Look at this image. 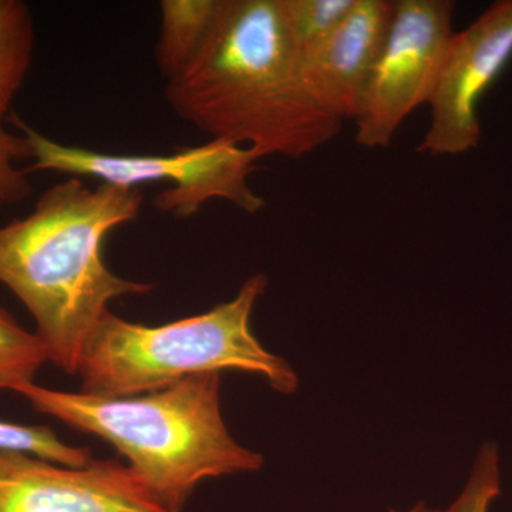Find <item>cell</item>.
Segmentation results:
<instances>
[{
  "mask_svg": "<svg viewBox=\"0 0 512 512\" xmlns=\"http://www.w3.org/2000/svg\"><path fill=\"white\" fill-rule=\"evenodd\" d=\"M165 99L212 140L259 158L309 156L343 124L308 93L281 0H222L210 35L167 82Z\"/></svg>",
  "mask_w": 512,
  "mask_h": 512,
  "instance_id": "cell-1",
  "label": "cell"
},
{
  "mask_svg": "<svg viewBox=\"0 0 512 512\" xmlns=\"http://www.w3.org/2000/svg\"><path fill=\"white\" fill-rule=\"evenodd\" d=\"M141 207L136 188H92L69 177L47 188L26 217L0 225V284L35 320L49 362L69 375L109 303L153 291L114 275L103 258L110 232L136 221Z\"/></svg>",
  "mask_w": 512,
  "mask_h": 512,
  "instance_id": "cell-2",
  "label": "cell"
},
{
  "mask_svg": "<svg viewBox=\"0 0 512 512\" xmlns=\"http://www.w3.org/2000/svg\"><path fill=\"white\" fill-rule=\"evenodd\" d=\"M220 390L221 373H201L160 392L117 399L36 383L15 393L36 412L109 441L164 511L181 512L201 481L264 466L261 454L229 434Z\"/></svg>",
  "mask_w": 512,
  "mask_h": 512,
  "instance_id": "cell-3",
  "label": "cell"
},
{
  "mask_svg": "<svg viewBox=\"0 0 512 512\" xmlns=\"http://www.w3.org/2000/svg\"><path fill=\"white\" fill-rule=\"evenodd\" d=\"M266 285L265 275L251 276L232 301L165 325H141L104 313L77 363L82 393L110 399L143 396L187 377L224 370L262 376L276 392L295 393V370L252 332V312Z\"/></svg>",
  "mask_w": 512,
  "mask_h": 512,
  "instance_id": "cell-4",
  "label": "cell"
},
{
  "mask_svg": "<svg viewBox=\"0 0 512 512\" xmlns=\"http://www.w3.org/2000/svg\"><path fill=\"white\" fill-rule=\"evenodd\" d=\"M13 124L25 137L33 164L28 173L53 171L69 177H89L100 184L136 188L148 183H171L153 200L157 211L188 218L207 202L227 201L247 214H256L265 201L249 184L258 154L227 141L211 140L171 154L101 153L52 140L19 117Z\"/></svg>",
  "mask_w": 512,
  "mask_h": 512,
  "instance_id": "cell-5",
  "label": "cell"
},
{
  "mask_svg": "<svg viewBox=\"0 0 512 512\" xmlns=\"http://www.w3.org/2000/svg\"><path fill=\"white\" fill-rule=\"evenodd\" d=\"M454 3L399 0L362 107L355 119L356 143L386 148L403 121L429 104L454 36Z\"/></svg>",
  "mask_w": 512,
  "mask_h": 512,
  "instance_id": "cell-6",
  "label": "cell"
},
{
  "mask_svg": "<svg viewBox=\"0 0 512 512\" xmlns=\"http://www.w3.org/2000/svg\"><path fill=\"white\" fill-rule=\"evenodd\" d=\"M511 60L512 0H501L454 33L429 101L430 126L420 153L460 156L478 147V106Z\"/></svg>",
  "mask_w": 512,
  "mask_h": 512,
  "instance_id": "cell-7",
  "label": "cell"
},
{
  "mask_svg": "<svg viewBox=\"0 0 512 512\" xmlns=\"http://www.w3.org/2000/svg\"><path fill=\"white\" fill-rule=\"evenodd\" d=\"M0 512H167L116 460L57 466L25 454L0 453Z\"/></svg>",
  "mask_w": 512,
  "mask_h": 512,
  "instance_id": "cell-8",
  "label": "cell"
},
{
  "mask_svg": "<svg viewBox=\"0 0 512 512\" xmlns=\"http://www.w3.org/2000/svg\"><path fill=\"white\" fill-rule=\"evenodd\" d=\"M392 16L393 2L357 0L332 36L302 57L306 89L330 116L355 121Z\"/></svg>",
  "mask_w": 512,
  "mask_h": 512,
  "instance_id": "cell-9",
  "label": "cell"
},
{
  "mask_svg": "<svg viewBox=\"0 0 512 512\" xmlns=\"http://www.w3.org/2000/svg\"><path fill=\"white\" fill-rule=\"evenodd\" d=\"M222 0H163L156 63L167 82L187 69L218 18Z\"/></svg>",
  "mask_w": 512,
  "mask_h": 512,
  "instance_id": "cell-10",
  "label": "cell"
},
{
  "mask_svg": "<svg viewBox=\"0 0 512 512\" xmlns=\"http://www.w3.org/2000/svg\"><path fill=\"white\" fill-rule=\"evenodd\" d=\"M35 53L32 12L20 0H0V123L28 76Z\"/></svg>",
  "mask_w": 512,
  "mask_h": 512,
  "instance_id": "cell-11",
  "label": "cell"
},
{
  "mask_svg": "<svg viewBox=\"0 0 512 512\" xmlns=\"http://www.w3.org/2000/svg\"><path fill=\"white\" fill-rule=\"evenodd\" d=\"M49 362L45 345L35 333L19 325L0 308V390L16 392L35 383L40 367Z\"/></svg>",
  "mask_w": 512,
  "mask_h": 512,
  "instance_id": "cell-12",
  "label": "cell"
},
{
  "mask_svg": "<svg viewBox=\"0 0 512 512\" xmlns=\"http://www.w3.org/2000/svg\"><path fill=\"white\" fill-rule=\"evenodd\" d=\"M357 0H281L299 59L318 49L339 28Z\"/></svg>",
  "mask_w": 512,
  "mask_h": 512,
  "instance_id": "cell-13",
  "label": "cell"
},
{
  "mask_svg": "<svg viewBox=\"0 0 512 512\" xmlns=\"http://www.w3.org/2000/svg\"><path fill=\"white\" fill-rule=\"evenodd\" d=\"M0 453L25 454L57 466L80 468L92 463L89 448L63 443L46 426H25L0 420Z\"/></svg>",
  "mask_w": 512,
  "mask_h": 512,
  "instance_id": "cell-14",
  "label": "cell"
},
{
  "mask_svg": "<svg viewBox=\"0 0 512 512\" xmlns=\"http://www.w3.org/2000/svg\"><path fill=\"white\" fill-rule=\"evenodd\" d=\"M501 494L500 454L494 443H485L478 451L463 491L450 507L439 510L419 503L412 510L389 512H490L491 505Z\"/></svg>",
  "mask_w": 512,
  "mask_h": 512,
  "instance_id": "cell-15",
  "label": "cell"
},
{
  "mask_svg": "<svg viewBox=\"0 0 512 512\" xmlns=\"http://www.w3.org/2000/svg\"><path fill=\"white\" fill-rule=\"evenodd\" d=\"M25 158H29L25 137L0 123V207L19 204L32 194L28 171L18 167Z\"/></svg>",
  "mask_w": 512,
  "mask_h": 512,
  "instance_id": "cell-16",
  "label": "cell"
}]
</instances>
